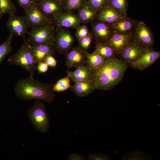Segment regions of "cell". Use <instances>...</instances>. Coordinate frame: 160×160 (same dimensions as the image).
I'll return each instance as SVG.
<instances>
[{
    "instance_id": "1",
    "label": "cell",
    "mask_w": 160,
    "mask_h": 160,
    "mask_svg": "<svg viewBox=\"0 0 160 160\" xmlns=\"http://www.w3.org/2000/svg\"><path fill=\"white\" fill-rule=\"evenodd\" d=\"M128 63L116 57L105 60L97 69L92 71V80L97 89L108 90L122 81Z\"/></svg>"
},
{
    "instance_id": "2",
    "label": "cell",
    "mask_w": 160,
    "mask_h": 160,
    "mask_svg": "<svg viewBox=\"0 0 160 160\" xmlns=\"http://www.w3.org/2000/svg\"><path fill=\"white\" fill-rule=\"evenodd\" d=\"M53 86L29 77L18 81L15 92L18 97L23 100L35 99L50 103L53 101L54 97Z\"/></svg>"
},
{
    "instance_id": "3",
    "label": "cell",
    "mask_w": 160,
    "mask_h": 160,
    "mask_svg": "<svg viewBox=\"0 0 160 160\" xmlns=\"http://www.w3.org/2000/svg\"><path fill=\"white\" fill-rule=\"evenodd\" d=\"M8 63L12 65L21 66L32 77L37 70V63L31 49V45L27 39H24L20 48L15 53L9 56L7 60Z\"/></svg>"
},
{
    "instance_id": "4",
    "label": "cell",
    "mask_w": 160,
    "mask_h": 160,
    "mask_svg": "<svg viewBox=\"0 0 160 160\" xmlns=\"http://www.w3.org/2000/svg\"><path fill=\"white\" fill-rule=\"evenodd\" d=\"M27 114L36 130L42 133L48 132L50 124L44 102L40 100H35L33 105L28 110Z\"/></svg>"
},
{
    "instance_id": "5",
    "label": "cell",
    "mask_w": 160,
    "mask_h": 160,
    "mask_svg": "<svg viewBox=\"0 0 160 160\" xmlns=\"http://www.w3.org/2000/svg\"><path fill=\"white\" fill-rule=\"evenodd\" d=\"M55 26L50 23L31 28L27 39L32 45L45 44L54 43Z\"/></svg>"
},
{
    "instance_id": "6",
    "label": "cell",
    "mask_w": 160,
    "mask_h": 160,
    "mask_svg": "<svg viewBox=\"0 0 160 160\" xmlns=\"http://www.w3.org/2000/svg\"><path fill=\"white\" fill-rule=\"evenodd\" d=\"M132 40L145 48L152 47L154 43L153 33L143 21H137L132 31Z\"/></svg>"
},
{
    "instance_id": "7",
    "label": "cell",
    "mask_w": 160,
    "mask_h": 160,
    "mask_svg": "<svg viewBox=\"0 0 160 160\" xmlns=\"http://www.w3.org/2000/svg\"><path fill=\"white\" fill-rule=\"evenodd\" d=\"M24 10L25 16L31 28L52 23L51 20L42 12L34 1L31 0Z\"/></svg>"
},
{
    "instance_id": "8",
    "label": "cell",
    "mask_w": 160,
    "mask_h": 160,
    "mask_svg": "<svg viewBox=\"0 0 160 160\" xmlns=\"http://www.w3.org/2000/svg\"><path fill=\"white\" fill-rule=\"evenodd\" d=\"M54 44L56 51L65 54L70 49L75 41L71 33L63 27H56Z\"/></svg>"
},
{
    "instance_id": "9",
    "label": "cell",
    "mask_w": 160,
    "mask_h": 160,
    "mask_svg": "<svg viewBox=\"0 0 160 160\" xmlns=\"http://www.w3.org/2000/svg\"><path fill=\"white\" fill-rule=\"evenodd\" d=\"M6 25L10 32L13 36L24 37L28 32L30 28L28 23L25 16L15 15H9Z\"/></svg>"
},
{
    "instance_id": "10",
    "label": "cell",
    "mask_w": 160,
    "mask_h": 160,
    "mask_svg": "<svg viewBox=\"0 0 160 160\" xmlns=\"http://www.w3.org/2000/svg\"><path fill=\"white\" fill-rule=\"evenodd\" d=\"M146 48L132 40L122 49L115 53L122 60L127 63H132L137 61Z\"/></svg>"
},
{
    "instance_id": "11",
    "label": "cell",
    "mask_w": 160,
    "mask_h": 160,
    "mask_svg": "<svg viewBox=\"0 0 160 160\" xmlns=\"http://www.w3.org/2000/svg\"><path fill=\"white\" fill-rule=\"evenodd\" d=\"M160 57V52L154 50L152 47L146 48L138 60L135 62L128 63L133 68L143 71L150 67Z\"/></svg>"
},
{
    "instance_id": "12",
    "label": "cell",
    "mask_w": 160,
    "mask_h": 160,
    "mask_svg": "<svg viewBox=\"0 0 160 160\" xmlns=\"http://www.w3.org/2000/svg\"><path fill=\"white\" fill-rule=\"evenodd\" d=\"M51 19L56 27L76 29L81 23L77 15L71 11H64L53 17Z\"/></svg>"
},
{
    "instance_id": "13",
    "label": "cell",
    "mask_w": 160,
    "mask_h": 160,
    "mask_svg": "<svg viewBox=\"0 0 160 160\" xmlns=\"http://www.w3.org/2000/svg\"><path fill=\"white\" fill-rule=\"evenodd\" d=\"M88 52L79 46L74 47L65 54V64L68 68H77L85 65L86 63Z\"/></svg>"
},
{
    "instance_id": "14",
    "label": "cell",
    "mask_w": 160,
    "mask_h": 160,
    "mask_svg": "<svg viewBox=\"0 0 160 160\" xmlns=\"http://www.w3.org/2000/svg\"><path fill=\"white\" fill-rule=\"evenodd\" d=\"M93 23L91 33L96 42L105 43L114 33L110 24L97 20Z\"/></svg>"
},
{
    "instance_id": "15",
    "label": "cell",
    "mask_w": 160,
    "mask_h": 160,
    "mask_svg": "<svg viewBox=\"0 0 160 160\" xmlns=\"http://www.w3.org/2000/svg\"><path fill=\"white\" fill-rule=\"evenodd\" d=\"M39 8L46 16L51 18L64 11V5L55 0H37Z\"/></svg>"
},
{
    "instance_id": "16",
    "label": "cell",
    "mask_w": 160,
    "mask_h": 160,
    "mask_svg": "<svg viewBox=\"0 0 160 160\" xmlns=\"http://www.w3.org/2000/svg\"><path fill=\"white\" fill-rule=\"evenodd\" d=\"M137 21L125 16L110 24L114 33L127 34L132 33Z\"/></svg>"
},
{
    "instance_id": "17",
    "label": "cell",
    "mask_w": 160,
    "mask_h": 160,
    "mask_svg": "<svg viewBox=\"0 0 160 160\" xmlns=\"http://www.w3.org/2000/svg\"><path fill=\"white\" fill-rule=\"evenodd\" d=\"M124 17L108 4L97 11L95 19L110 24Z\"/></svg>"
},
{
    "instance_id": "18",
    "label": "cell",
    "mask_w": 160,
    "mask_h": 160,
    "mask_svg": "<svg viewBox=\"0 0 160 160\" xmlns=\"http://www.w3.org/2000/svg\"><path fill=\"white\" fill-rule=\"evenodd\" d=\"M132 33L127 34H122L114 33L111 38L105 43L111 48L115 53L119 51L132 40Z\"/></svg>"
},
{
    "instance_id": "19",
    "label": "cell",
    "mask_w": 160,
    "mask_h": 160,
    "mask_svg": "<svg viewBox=\"0 0 160 160\" xmlns=\"http://www.w3.org/2000/svg\"><path fill=\"white\" fill-rule=\"evenodd\" d=\"M31 49L37 63L39 61H43L48 55H56L54 43L48 44L32 45Z\"/></svg>"
},
{
    "instance_id": "20",
    "label": "cell",
    "mask_w": 160,
    "mask_h": 160,
    "mask_svg": "<svg viewBox=\"0 0 160 160\" xmlns=\"http://www.w3.org/2000/svg\"><path fill=\"white\" fill-rule=\"evenodd\" d=\"M70 87L71 90L80 97L87 96L97 89L92 80L75 82L74 84Z\"/></svg>"
},
{
    "instance_id": "21",
    "label": "cell",
    "mask_w": 160,
    "mask_h": 160,
    "mask_svg": "<svg viewBox=\"0 0 160 160\" xmlns=\"http://www.w3.org/2000/svg\"><path fill=\"white\" fill-rule=\"evenodd\" d=\"M92 71L87 65H84L76 68L74 71H68V76L74 82L92 80Z\"/></svg>"
},
{
    "instance_id": "22",
    "label": "cell",
    "mask_w": 160,
    "mask_h": 160,
    "mask_svg": "<svg viewBox=\"0 0 160 160\" xmlns=\"http://www.w3.org/2000/svg\"><path fill=\"white\" fill-rule=\"evenodd\" d=\"M78 9L77 15L81 23H87L92 22L96 18L97 11L88 6L86 3Z\"/></svg>"
},
{
    "instance_id": "23",
    "label": "cell",
    "mask_w": 160,
    "mask_h": 160,
    "mask_svg": "<svg viewBox=\"0 0 160 160\" xmlns=\"http://www.w3.org/2000/svg\"><path fill=\"white\" fill-rule=\"evenodd\" d=\"M105 60L116 57L113 49L105 43L96 42L95 51Z\"/></svg>"
},
{
    "instance_id": "24",
    "label": "cell",
    "mask_w": 160,
    "mask_h": 160,
    "mask_svg": "<svg viewBox=\"0 0 160 160\" xmlns=\"http://www.w3.org/2000/svg\"><path fill=\"white\" fill-rule=\"evenodd\" d=\"M105 61L102 57L94 51L91 54L88 53L86 64L93 71L100 67Z\"/></svg>"
},
{
    "instance_id": "25",
    "label": "cell",
    "mask_w": 160,
    "mask_h": 160,
    "mask_svg": "<svg viewBox=\"0 0 160 160\" xmlns=\"http://www.w3.org/2000/svg\"><path fill=\"white\" fill-rule=\"evenodd\" d=\"M150 154L143 152L138 149H136L131 152L124 154L121 160H154Z\"/></svg>"
},
{
    "instance_id": "26",
    "label": "cell",
    "mask_w": 160,
    "mask_h": 160,
    "mask_svg": "<svg viewBox=\"0 0 160 160\" xmlns=\"http://www.w3.org/2000/svg\"><path fill=\"white\" fill-rule=\"evenodd\" d=\"M108 4L124 16H127L128 7L127 0H109Z\"/></svg>"
},
{
    "instance_id": "27",
    "label": "cell",
    "mask_w": 160,
    "mask_h": 160,
    "mask_svg": "<svg viewBox=\"0 0 160 160\" xmlns=\"http://www.w3.org/2000/svg\"><path fill=\"white\" fill-rule=\"evenodd\" d=\"M13 35L10 34L6 40L0 45V65L6 57L11 52Z\"/></svg>"
},
{
    "instance_id": "28",
    "label": "cell",
    "mask_w": 160,
    "mask_h": 160,
    "mask_svg": "<svg viewBox=\"0 0 160 160\" xmlns=\"http://www.w3.org/2000/svg\"><path fill=\"white\" fill-rule=\"evenodd\" d=\"M16 8L11 0H0V13L9 14V15L15 14Z\"/></svg>"
},
{
    "instance_id": "29",
    "label": "cell",
    "mask_w": 160,
    "mask_h": 160,
    "mask_svg": "<svg viewBox=\"0 0 160 160\" xmlns=\"http://www.w3.org/2000/svg\"><path fill=\"white\" fill-rule=\"evenodd\" d=\"M70 77L68 76L63 78L53 85V89L54 92H61L64 91L71 87Z\"/></svg>"
},
{
    "instance_id": "30",
    "label": "cell",
    "mask_w": 160,
    "mask_h": 160,
    "mask_svg": "<svg viewBox=\"0 0 160 160\" xmlns=\"http://www.w3.org/2000/svg\"><path fill=\"white\" fill-rule=\"evenodd\" d=\"M85 0H66L64 5L65 11H71L74 9H78L86 3Z\"/></svg>"
},
{
    "instance_id": "31",
    "label": "cell",
    "mask_w": 160,
    "mask_h": 160,
    "mask_svg": "<svg viewBox=\"0 0 160 160\" xmlns=\"http://www.w3.org/2000/svg\"><path fill=\"white\" fill-rule=\"evenodd\" d=\"M109 0H87L86 3L96 11L108 5Z\"/></svg>"
},
{
    "instance_id": "32",
    "label": "cell",
    "mask_w": 160,
    "mask_h": 160,
    "mask_svg": "<svg viewBox=\"0 0 160 160\" xmlns=\"http://www.w3.org/2000/svg\"><path fill=\"white\" fill-rule=\"evenodd\" d=\"M93 39L92 33L89 32L87 36L78 40L79 46L83 50L87 51L91 44Z\"/></svg>"
},
{
    "instance_id": "33",
    "label": "cell",
    "mask_w": 160,
    "mask_h": 160,
    "mask_svg": "<svg viewBox=\"0 0 160 160\" xmlns=\"http://www.w3.org/2000/svg\"><path fill=\"white\" fill-rule=\"evenodd\" d=\"M76 30L75 35L78 40L87 36L90 32L87 27L84 25H80Z\"/></svg>"
},
{
    "instance_id": "34",
    "label": "cell",
    "mask_w": 160,
    "mask_h": 160,
    "mask_svg": "<svg viewBox=\"0 0 160 160\" xmlns=\"http://www.w3.org/2000/svg\"><path fill=\"white\" fill-rule=\"evenodd\" d=\"M88 159L89 160H111L108 155L100 153L90 154L88 156Z\"/></svg>"
},
{
    "instance_id": "35",
    "label": "cell",
    "mask_w": 160,
    "mask_h": 160,
    "mask_svg": "<svg viewBox=\"0 0 160 160\" xmlns=\"http://www.w3.org/2000/svg\"><path fill=\"white\" fill-rule=\"evenodd\" d=\"M49 66L44 61H39L37 64V70L40 73H44L47 71Z\"/></svg>"
},
{
    "instance_id": "36",
    "label": "cell",
    "mask_w": 160,
    "mask_h": 160,
    "mask_svg": "<svg viewBox=\"0 0 160 160\" xmlns=\"http://www.w3.org/2000/svg\"><path fill=\"white\" fill-rule=\"evenodd\" d=\"M43 61L47 64L49 66L51 67H55L57 65V61L53 56L52 55H48L44 58Z\"/></svg>"
},
{
    "instance_id": "37",
    "label": "cell",
    "mask_w": 160,
    "mask_h": 160,
    "mask_svg": "<svg viewBox=\"0 0 160 160\" xmlns=\"http://www.w3.org/2000/svg\"><path fill=\"white\" fill-rule=\"evenodd\" d=\"M68 160H85L84 156L77 153L69 154L68 158Z\"/></svg>"
},
{
    "instance_id": "38",
    "label": "cell",
    "mask_w": 160,
    "mask_h": 160,
    "mask_svg": "<svg viewBox=\"0 0 160 160\" xmlns=\"http://www.w3.org/2000/svg\"><path fill=\"white\" fill-rule=\"evenodd\" d=\"M19 6L24 10L29 5L32 0H16Z\"/></svg>"
},
{
    "instance_id": "39",
    "label": "cell",
    "mask_w": 160,
    "mask_h": 160,
    "mask_svg": "<svg viewBox=\"0 0 160 160\" xmlns=\"http://www.w3.org/2000/svg\"><path fill=\"white\" fill-rule=\"evenodd\" d=\"M63 4L64 5L66 0H55Z\"/></svg>"
},
{
    "instance_id": "40",
    "label": "cell",
    "mask_w": 160,
    "mask_h": 160,
    "mask_svg": "<svg viewBox=\"0 0 160 160\" xmlns=\"http://www.w3.org/2000/svg\"><path fill=\"white\" fill-rule=\"evenodd\" d=\"M3 14L0 13V19L2 17Z\"/></svg>"
},
{
    "instance_id": "41",
    "label": "cell",
    "mask_w": 160,
    "mask_h": 160,
    "mask_svg": "<svg viewBox=\"0 0 160 160\" xmlns=\"http://www.w3.org/2000/svg\"><path fill=\"white\" fill-rule=\"evenodd\" d=\"M33 0V1H35L36 2L37 1V0Z\"/></svg>"
},
{
    "instance_id": "42",
    "label": "cell",
    "mask_w": 160,
    "mask_h": 160,
    "mask_svg": "<svg viewBox=\"0 0 160 160\" xmlns=\"http://www.w3.org/2000/svg\"><path fill=\"white\" fill-rule=\"evenodd\" d=\"M85 0L87 1V0Z\"/></svg>"
}]
</instances>
